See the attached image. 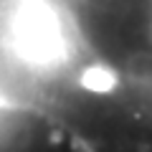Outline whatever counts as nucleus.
<instances>
[{"label": "nucleus", "instance_id": "f257e3e1", "mask_svg": "<svg viewBox=\"0 0 152 152\" xmlns=\"http://www.w3.org/2000/svg\"><path fill=\"white\" fill-rule=\"evenodd\" d=\"M43 96L86 152H152V5L79 10V53Z\"/></svg>", "mask_w": 152, "mask_h": 152}]
</instances>
